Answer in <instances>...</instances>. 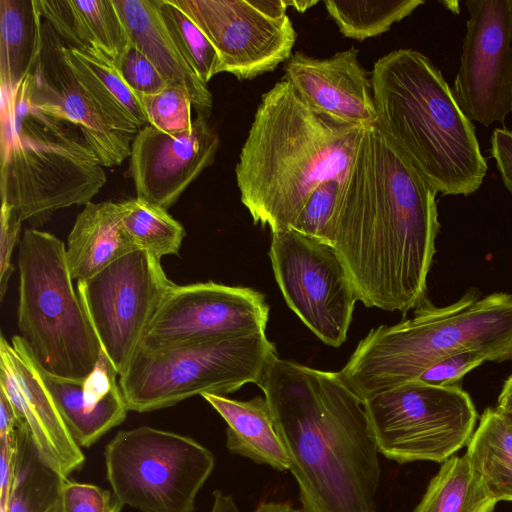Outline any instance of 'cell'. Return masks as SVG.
I'll use <instances>...</instances> for the list:
<instances>
[{"mask_svg":"<svg viewBox=\"0 0 512 512\" xmlns=\"http://www.w3.org/2000/svg\"><path fill=\"white\" fill-rule=\"evenodd\" d=\"M466 455L488 494L497 503L512 501V425L497 409L483 412Z\"/></svg>","mask_w":512,"mask_h":512,"instance_id":"obj_28","label":"cell"},{"mask_svg":"<svg viewBox=\"0 0 512 512\" xmlns=\"http://www.w3.org/2000/svg\"><path fill=\"white\" fill-rule=\"evenodd\" d=\"M69 49L96 51L118 68L131 41L113 0H34Z\"/></svg>","mask_w":512,"mask_h":512,"instance_id":"obj_21","label":"cell"},{"mask_svg":"<svg viewBox=\"0 0 512 512\" xmlns=\"http://www.w3.org/2000/svg\"><path fill=\"white\" fill-rule=\"evenodd\" d=\"M0 390L27 426L43 458L62 476L82 467L85 457L49 392L41 367L26 342L0 339Z\"/></svg>","mask_w":512,"mask_h":512,"instance_id":"obj_18","label":"cell"},{"mask_svg":"<svg viewBox=\"0 0 512 512\" xmlns=\"http://www.w3.org/2000/svg\"><path fill=\"white\" fill-rule=\"evenodd\" d=\"M63 53L118 131L135 137L148 124L141 97L126 84L113 62L96 51L69 49L64 43Z\"/></svg>","mask_w":512,"mask_h":512,"instance_id":"obj_25","label":"cell"},{"mask_svg":"<svg viewBox=\"0 0 512 512\" xmlns=\"http://www.w3.org/2000/svg\"><path fill=\"white\" fill-rule=\"evenodd\" d=\"M17 432V430H16ZM16 432L0 437V512H5L16 467Z\"/></svg>","mask_w":512,"mask_h":512,"instance_id":"obj_39","label":"cell"},{"mask_svg":"<svg viewBox=\"0 0 512 512\" xmlns=\"http://www.w3.org/2000/svg\"><path fill=\"white\" fill-rule=\"evenodd\" d=\"M376 125L442 195H470L487 173L472 121L441 71L421 52L400 48L371 72Z\"/></svg>","mask_w":512,"mask_h":512,"instance_id":"obj_4","label":"cell"},{"mask_svg":"<svg viewBox=\"0 0 512 512\" xmlns=\"http://www.w3.org/2000/svg\"><path fill=\"white\" fill-rule=\"evenodd\" d=\"M269 307L249 287L213 281L173 284L140 346L159 349L234 335L265 332Z\"/></svg>","mask_w":512,"mask_h":512,"instance_id":"obj_13","label":"cell"},{"mask_svg":"<svg viewBox=\"0 0 512 512\" xmlns=\"http://www.w3.org/2000/svg\"><path fill=\"white\" fill-rule=\"evenodd\" d=\"M160 14L178 51L206 85L220 73V58L201 29L174 0H158Z\"/></svg>","mask_w":512,"mask_h":512,"instance_id":"obj_32","label":"cell"},{"mask_svg":"<svg viewBox=\"0 0 512 512\" xmlns=\"http://www.w3.org/2000/svg\"><path fill=\"white\" fill-rule=\"evenodd\" d=\"M339 186L335 180L320 184L310 194L290 229L330 244V226Z\"/></svg>","mask_w":512,"mask_h":512,"instance_id":"obj_34","label":"cell"},{"mask_svg":"<svg viewBox=\"0 0 512 512\" xmlns=\"http://www.w3.org/2000/svg\"><path fill=\"white\" fill-rule=\"evenodd\" d=\"M202 397L225 420L226 446L231 453L282 472L290 470L288 453L265 397L256 396L248 401L215 394Z\"/></svg>","mask_w":512,"mask_h":512,"instance_id":"obj_24","label":"cell"},{"mask_svg":"<svg viewBox=\"0 0 512 512\" xmlns=\"http://www.w3.org/2000/svg\"><path fill=\"white\" fill-rule=\"evenodd\" d=\"M253 512H304L303 510L294 508L288 503L266 502L260 504Z\"/></svg>","mask_w":512,"mask_h":512,"instance_id":"obj_43","label":"cell"},{"mask_svg":"<svg viewBox=\"0 0 512 512\" xmlns=\"http://www.w3.org/2000/svg\"><path fill=\"white\" fill-rule=\"evenodd\" d=\"M104 457L113 495L142 512H193L215 465L194 439L149 426L119 431Z\"/></svg>","mask_w":512,"mask_h":512,"instance_id":"obj_9","label":"cell"},{"mask_svg":"<svg viewBox=\"0 0 512 512\" xmlns=\"http://www.w3.org/2000/svg\"><path fill=\"white\" fill-rule=\"evenodd\" d=\"M350 47L328 58L297 51L283 69L302 100L315 111L340 122L369 126L376 122L371 76Z\"/></svg>","mask_w":512,"mask_h":512,"instance_id":"obj_19","label":"cell"},{"mask_svg":"<svg viewBox=\"0 0 512 512\" xmlns=\"http://www.w3.org/2000/svg\"><path fill=\"white\" fill-rule=\"evenodd\" d=\"M213 505L210 512H241L230 495L224 494L221 490L213 492Z\"/></svg>","mask_w":512,"mask_h":512,"instance_id":"obj_41","label":"cell"},{"mask_svg":"<svg viewBox=\"0 0 512 512\" xmlns=\"http://www.w3.org/2000/svg\"><path fill=\"white\" fill-rule=\"evenodd\" d=\"M379 452L398 463H443L468 444L477 411L457 385L436 386L418 379L363 401Z\"/></svg>","mask_w":512,"mask_h":512,"instance_id":"obj_10","label":"cell"},{"mask_svg":"<svg viewBox=\"0 0 512 512\" xmlns=\"http://www.w3.org/2000/svg\"><path fill=\"white\" fill-rule=\"evenodd\" d=\"M268 254L289 308L323 343L341 346L358 298L335 248L287 229L272 233Z\"/></svg>","mask_w":512,"mask_h":512,"instance_id":"obj_12","label":"cell"},{"mask_svg":"<svg viewBox=\"0 0 512 512\" xmlns=\"http://www.w3.org/2000/svg\"><path fill=\"white\" fill-rule=\"evenodd\" d=\"M257 385L290 459L304 512H377L379 449L363 402L337 372L280 359Z\"/></svg>","mask_w":512,"mask_h":512,"instance_id":"obj_2","label":"cell"},{"mask_svg":"<svg viewBox=\"0 0 512 512\" xmlns=\"http://www.w3.org/2000/svg\"><path fill=\"white\" fill-rule=\"evenodd\" d=\"M485 361H488L487 357L480 351H463L434 363L417 379L436 386L456 385L468 372Z\"/></svg>","mask_w":512,"mask_h":512,"instance_id":"obj_37","label":"cell"},{"mask_svg":"<svg viewBox=\"0 0 512 512\" xmlns=\"http://www.w3.org/2000/svg\"><path fill=\"white\" fill-rule=\"evenodd\" d=\"M365 126L306 104L284 78L261 97L235 167L242 204L271 233L290 229L322 183H342Z\"/></svg>","mask_w":512,"mask_h":512,"instance_id":"obj_3","label":"cell"},{"mask_svg":"<svg viewBox=\"0 0 512 512\" xmlns=\"http://www.w3.org/2000/svg\"><path fill=\"white\" fill-rule=\"evenodd\" d=\"M496 504L465 454L442 463L415 509L418 512H491Z\"/></svg>","mask_w":512,"mask_h":512,"instance_id":"obj_29","label":"cell"},{"mask_svg":"<svg viewBox=\"0 0 512 512\" xmlns=\"http://www.w3.org/2000/svg\"><path fill=\"white\" fill-rule=\"evenodd\" d=\"M437 193L376 123L365 127L330 226V244L365 306L406 314L426 300Z\"/></svg>","mask_w":512,"mask_h":512,"instance_id":"obj_1","label":"cell"},{"mask_svg":"<svg viewBox=\"0 0 512 512\" xmlns=\"http://www.w3.org/2000/svg\"><path fill=\"white\" fill-rule=\"evenodd\" d=\"M64 478L43 458L21 420L16 432L15 477L5 512H62Z\"/></svg>","mask_w":512,"mask_h":512,"instance_id":"obj_27","label":"cell"},{"mask_svg":"<svg viewBox=\"0 0 512 512\" xmlns=\"http://www.w3.org/2000/svg\"><path fill=\"white\" fill-rule=\"evenodd\" d=\"M138 249L124 230L117 202H89L68 235L66 256L73 280L88 279Z\"/></svg>","mask_w":512,"mask_h":512,"instance_id":"obj_23","label":"cell"},{"mask_svg":"<svg viewBox=\"0 0 512 512\" xmlns=\"http://www.w3.org/2000/svg\"><path fill=\"white\" fill-rule=\"evenodd\" d=\"M499 412H512V375L505 381L497 401Z\"/></svg>","mask_w":512,"mask_h":512,"instance_id":"obj_42","label":"cell"},{"mask_svg":"<svg viewBox=\"0 0 512 512\" xmlns=\"http://www.w3.org/2000/svg\"><path fill=\"white\" fill-rule=\"evenodd\" d=\"M413 512H418V510H417V509H415Z\"/></svg>","mask_w":512,"mask_h":512,"instance_id":"obj_46","label":"cell"},{"mask_svg":"<svg viewBox=\"0 0 512 512\" xmlns=\"http://www.w3.org/2000/svg\"><path fill=\"white\" fill-rule=\"evenodd\" d=\"M318 1H295V0H286L287 6H292L298 12H305L307 9L316 5Z\"/></svg>","mask_w":512,"mask_h":512,"instance_id":"obj_44","label":"cell"},{"mask_svg":"<svg viewBox=\"0 0 512 512\" xmlns=\"http://www.w3.org/2000/svg\"><path fill=\"white\" fill-rule=\"evenodd\" d=\"M118 69L126 84L141 98L158 94L169 85L152 61L132 42Z\"/></svg>","mask_w":512,"mask_h":512,"instance_id":"obj_35","label":"cell"},{"mask_svg":"<svg viewBox=\"0 0 512 512\" xmlns=\"http://www.w3.org/2000/svg\"><path fill=\"white\" fill-rule=\"evenodd\" d=\"M276 353L262 331L159 349L140 346L118 381L128 410L149 412L257 384Z\"/></svg>","mask_w":512,"mask_h":512,"instance_id":"obj_8","label":"cell"},{"mask_svg":"<svg viewBox=\"0 0 512 512\" xmlns=\"http://www.w3.org/2000/svg\"><path fill=\"white\" fill-rule=\"evenodd\" d=\"M42 49L34 0H0V88L11 95L32 74Z\"/></svg>","mask_w":512,"mask_h":512,"instance_id":"obj_26","label":"cell"},{"mask_svg":"<svg viewBox=\"0 0 512 512\" xmlns=\"http://www.w3.org/2000/svg\"><path fill=\"white\" fill-rule=\"evenodd\" d=\"M219 145V135L203 114L189 130L177 133L145 125L132 141L129 161L137 197L168 210L213 164Z\"/></svg>","mask_w":512,"mask_h":512,"instance_id":"obj_17","label":"cell"},{"mask_svg":"<svg viewBox=\"0 0 512 512\" xmlns=\"http://www.w3.org/2000/svg\"><path fill=\"white\" fill-rule=\"evenodd\" d=\"M490 152L494 158L502 181L512 194V131L497 128L490 138Z\"/></svg>","mask_w":512,"mask_h":512,"instance_id":"obj_40","label":"cell"},{"mask_svg":"<svg viewBox=\"0 0 512 512\" xmlns=\"http://www.w3.org/2000/svg\"><path fill=\"white\" fill-rule=\"evenodd\" d=\"M27 86L31 104L75 124L104 167L120 165L130 157L134 137L113 126L66 61L63 42L44 19L40 57Z\"/></svg>","mask_w":512,"mask_h":512,"instance_id":"obj_16","label":"cell"},{"mask_svg":"<svg viewBox=\"0 0 512 512\" xmlns=\"http://www.w3.org/2000/svg\"><path fill=\"white\" fill-rule=\"evenodd\" d=\"M498 411V410H497ZM504 418L512 425V412H500Z\"/></svg>","mask_w":512,"mask_h":512,"instance_id":"obj_45","label":"cell"},{"mask_svg":"<svg viewBox=\"0 0 512 512\" xmlns=\"http://www.w3.org/2000/svg\"><path fill=\"white\" fill-rule=\"evenodd\" d=\"M41 373L80 447H90L125 420L129 410L117 381L119 375L103 351L94 370L83 379L54 376L42 368Z\"/></svg>","mask_w":512,"mask_h":512,"instance_id":"obj_20","label":"cell"},{"mask_svg":"<svg viewBox=\"0 0 512 512\" xmlns=\"http://www.w3.org/2000/svg\"><path fill=\"white\" fill-rule=\"evenodd\" d=\"M467 350L482 352L488 361L512 359V294L481 297L472 288L445 307L426 299L412 318L372 329L337 374L363 402Z\"/></svg>","mask_w":512,"mask_h":512,"instance_id":"obj_5","label":"cell"},{"mask_svg":"<svg viewBox=\"0 0 512 512\" xmlns=\"http://www.w3.org/2000/svg\"><path fill=\"white\" fill-rule=\"evenodd\" d=\"M148 124L167 133H177L192 127V101L180 85L169 84L160 93L142 97Z\"/></svg>","mask_w":512,"mask_h":512,"instance_id":"obj_33","label":"cell"},{"mask_svg":"<svg viewBox=\"0 0 512 512\" xmlns=\"http://www.w3.org/2000/svg\"><path fill=\"white\" fill-rule=\"evenodd\" d=\"M103 167L75 124L31 104L27 78L1 94V199L21 222L43 225L91 202L107 181Z\"/></svg>","mask_w":512,"mask_h":512,"instance_id":"obj_6","label":"cell"},{"mask_svg":"<svg viewBox=\"0 0 512 512\" xmlns=\"http://www.w3.org/2000/svg\"><path fill=\"white\" fill-rule=\"evenodd\" d=\"M130 41L157 67L169 84L182 86L198 114L209 116L212 94L186 63L160 14L158 0H113Z\"/></svg>","mask_w":512,"mask_h":512,"instance_id":"obj_22","label":"cell"},{"mask_svg":"<svg viewBox=\"0 0 512 512\" xmlns=\"http://www.w3.org/2000/svg\"><path fill=\"white\" fill-rule=\"evenodd\" d=\"M21 220L7 205H1V235H0V297L3 300L8 281L14 271L11 256L18 241Z\"/></svg>","mask_w":512,"mask_h":512,"instance_id":"obj_38","label":"cell"},{"mask_svg":"<svg viewBox=\"0 0 512 512\" xmlns=\"http://www.w3.org/2000/svg\"><path fill=\"white\" fill-rule=\"evenodd\" d=\"M201 29L220 58V73L238 80L273 71L296 41L288 17H272L249 0H174Z\"/></svg>","mask_w":512,"mask_h":512,"instance_id":"obj_15","label":"cell"},{"mask_svg":"<svg viewBox=\"0 0 512 512\" xmlns=\"http://www.w3.org/2000/svg\"><path fill=\"white\" fill-rule=\"evenodd\" d=\"M117 204L122 226L138 249L159 260L178 254L185 229L167 209L138 197Z\"/></svg>","mask_w":512,"mask_h":512,"instance_id":"obj_30","label":"cell"},{"mask_svg":"<svg viewBox=\"0 0 512 512\" xmlns=\"http://www.w3.org/2000/svg\"><path fill=\"white\" fill-rule=\"evenodd\" d=\"M17 262L18 335L45 372L87 377L102 349L72 283L64 243L51 233L27 228Z\"/></svg>","mask_w":512,"mask_h":512,"instance_id":"obj_7","label":"cell"},{"mask_svg":"<svg viewBox=\"0 0 512 512\" xmlns=\"http://www.w3.org/2000/svg\"><path fill=\"white\" fill-rule=\"evenodd\" d=\"M123 505L108 490L73 480H63L62 512H120Z\"/></svg>","mask_w":512,"mask_h":512,"instance_id":"obj_36","label":"cell"},{"mask_svg":"<svg viewBox=\"0 0 512 512\" xmlns=\"http://www.w3.org/2000/svg\"><path fill=\"white\" fill-rule=\"evenodd\" d=\"M422 4V0L324 1L328 14L342 35L358 41L387 32Z\"/></svg>","mask_w":512,"mask_h":512,"instance_id":"obj_31","label":"cell"},{"mask_svg":"<svg viewBox=\"0 0 512 512\" xmlns=\"http://www.w3.org/2000/svg\"><path fill=\"white\" fill-rule=\"evenodd\" d=\"M173 284L160 260L142 249L133 250L94 276L77 281V293L101 349L119 376L139 349Z\"/></svg>","mask_w":512,"mask_h":512,"instance_id":"obj_11","label":"cell"},{"mask_svg":"<svg viewBox=\"0 0 512 512\" xmlns=\"http://www.w3.org/2000/svg\"><path fill=\"white\" fill-rule=\"evenodd\" d=\"M453 92L465 115L489 127L512 112V0H467Z\"/></svg>","mask_w":512,"mask_h":512,"instance_id":"obj_14","label":"cell"}]
</instances>
